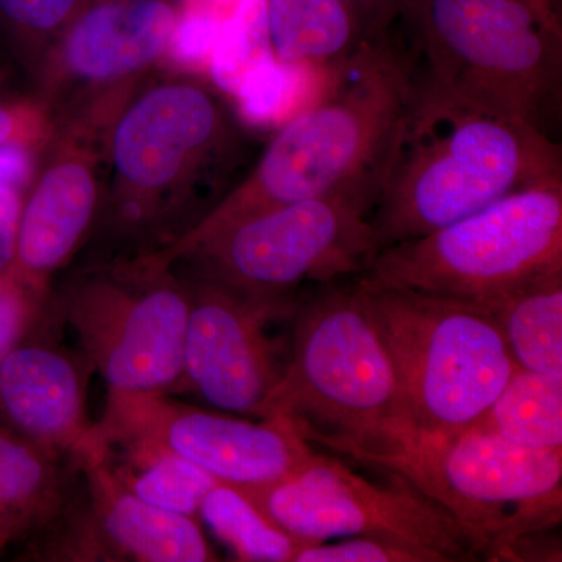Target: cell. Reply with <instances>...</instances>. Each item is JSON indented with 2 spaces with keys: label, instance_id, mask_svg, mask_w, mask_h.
<instances>
[{
  "label": "cell",
  "instance_id": "484cf974",
  "mask_svg": "<svg viewBox=\"0 0 562 562\" xmlns=\"http://www.w3.org/2000/svg\"><path fill=\"white\" fill-rule=\"evenodd\" d=\"M224 18V9L210 0L190 3L177 16L168 44L173 60L188 68L209 66Z\"/></svg>",
  "mask_w": 562,
  "mask_h": 562
},
{
  "label": "cell",
  "instance_id": "d590c367",
  "mask_svg": "<svg viewBox=\"0 0 562 562\" xmlns=\"http://www.w3.org/2000/svg\"><path fill=\"white\" fill-rule=\"evenodd\" d=\"M550 2H552L554 5V9H557V0H550Z\"/></svg>",
  "mask_w": 562,
  "mask_h": 562
},
{
  "label": "cell",
  "instance_id": "d4e9b609",
  "mask_svg": "<svg viewBox=\"0 0 562 562\" xmlns=\"http://www.w3.org/2000/svg\"><path fill=\"white\" fill-rule=\"evenodd\" d=\"M333 69L277 60L255 76L233 101L241 120L251 127H281L319 99Z\"/></svg>",
  "mask_w": 562,
  "mask_h": 562
},
{
  "label": "cell",
  "instance_id": "cb8c5ba5",
  "mask_svg": "<svg viewBox=\"0 0 562 562\" xmlns=\"http://www.w3.org/2000/svg\"><path fill=\"white\" fill-rule=\"evenodd\" d=\"M276 61L266 0H238L225 14L211 54L209 68L217 90L235 99Z\"/></svg>",
  "mask_w": 562,
  "mask_h": 562
},
{
  "label": "cell",
  "instance_id": "52a82bcc",
  "mask_svg": "<svg viewBox=\"0 0 562 562\" xmlns=\"http://www.w3.org/2000/svg\"><path fill=\"white\" fill-rule=\"evenodd\" d=\"M373 469L401 473L480 536L498 561L524 535L560 530L562 449H530L472 425L447 438H416Z\"/></svg>",
  "mask_w": 562,
  "mask_h": 562
},
{
  "label": "cell",
  "instance_id": "603a6c76",
  "mask_svg": "<svg viewBox=\"0 0 562 562\" xmlns=\"http://www.w3.org/2000/svg\"><path fill=\"white\" fill-rule=\"evenodd\" d=\"M199 514L239 561L292 562L305 546L231 484L217 483L203 498Z\"/></svg>",
  "mask_w": 562,
  "mask_h": 562
},
{
  "label": "cell",
  "instance_id": "f1b7e54d",
  "mask_svg": "<svg viewBox=\"0 0 562 562\" xmlns=\"http://www.w3.org/2000/svg\"><path fill=\"white\" fill-rule=\"evenodd\" d=\"M43 299L11 272L0 276V362L29 336L40 319Z\"/></svg>",
  "mask_w": 562,
  "mask_h": 562
},
{
  "label": "cell",
  "instance_id": "83f0119b",
  "mask_svg": "<svg viewBox=\"0 0 562 562\" xmlns=\"http://www.w3.org/2000/svg\"><path fill=\"white\" fill-rule=\"evenodd\" d=\"M85 0H0V25L18 38L49 33L76 20Z\"/></svg>",
  "mask_w": 562,
  "mask_h": 562
},
{
  "label": "cell",
  "instance_id": "8992f818",
  "mask_svg": "<svg viewBox=\"0 0 562 562\" xmlns=\"http://www.w3.org/2000/svg\"><path fill=\"white\" fill-rule=\"evenodd\" d=\"M562 269V181L514 192L447 227L380 250L362 273L392 286L490 310Z\"/></svg>",
  "mask_w": 562,
  "mask_h": 562
},
{
  "label": "cell",
  "instance_id": "2e32d148",
  "mask_svg": "<svg viewBox=\"0 0 562 562\" xmlns=\"http://www.w3.org/2000/svg\"><path fill=\"white\" fill-rule=\"evenodd\" d=\"M176 22V10L165 0H101L74 20L66 63L85 79H120L168 47Z\"/></svg>",
  "mask_w": 562,
  "mask_h": 562
},
{
  "label": "cell",
  "instance_id": "4316f807",
  "mask_svg": "<svg viewBox=\"0 0 562 562\" xmlns=\"http://www.w3.org/2000/svg\"><path fill=\"white\" fill-rule=\"evenodd\" d=\"M292 562H438L431 553L387 539L351 536L303 546Z\"/></svg>",
  "mask_w": 562,
  "mask_h": 562
},
{
  "label": "cell",
  "instance_id": "4dcf8cb0",
  "mask_svg": "<svg viewBox=\"0 0 562 562\" xmlns=\"http://www.w3.org/2000/svg\"><path fill=\"white\" fill-rule=\"evenodd\" d=\"M360 24L362 36L372 38L401 20L408 0H342Z\"/></svg>",
  "mask_w": 562,
  "mask_h": 562
},
{
  "label": "cell",
  "instance_id": "9a60e30c",
  "mask_svg": "<svg viewBox=\"0 0 562 562\" xmlns=\"http://www.w3.org/2000/svg\"><path fill=\"white\" fill-rule=\"evenodd\" d=\"M87 379L76 357L25 336L0 362V414L43 449L72 457L92 425Z\"/></svg>",
  "mask_w": 562,
  "mask_h": 562
},
{
  "label": "cell",
  "instance_id": "277c9868",
  "mask_svg": "<svg viewBox=\"0 0 562 562\" xmlns=\"http://www.w3.org/2000/svg\"><path fill=\"white\" fill-rule=\"evenodd\" d=\"M401 20L427 83L553 136L562 94L560 25L517 0H408Z\"/></svg>",
  "mask_w": 562,
  "mask_h": 562
},
{
  "label": "cell",
  "instance_id": "1f68e13d",
  "mask_svg": "<svg viewBox=\"0 0 562 562\" xmlns=\"http://www.w3.org/2000/svg\"><path fill=\"white\" fill-rule=\"evenodd\" d=\"M31 172V154L21 143L0 144V183L22 190Z\"/></svg>",
  "mask_w": 562,
  "mask_h": 562
},
{
  "label": "cell",
  "instance_id": "e0dca14e",
  "mask_svg": "<svg viewBox=\"0 0 562 562\" xmlns=\"http://www.w3.org/2000/svg\"><path fill=\"white\" fill-rule=\"evenodd\" d=\"M94 179L88 168L66 161L50 168L22 209L11 276L43 295L47 277L65 265L94 216Z\"/></svg>",
  "mask_w": 562,
  "mask_h": 562
},
{
  "label": "cell",
  "instance_id": "ffe728a7",
  "mask_svg": "<svg viewBox=\"0 0 562 562\" xmlns=\"http://www.w3.org/2000/svg\"><path fill=\"white\" fill-rule=\"evenodd\" d=\"M277 60L336 68L364 40L342 0H266Z\"/></svg>",
  "mask_w": 562,
  "mask_h": 562
},
{
  "label": "cell",
  "instance_id": "9c48e42d",
  "mask_svg": "<svg viewBox=\"0 0 562 562\" xmlns=\"http://www.w3.org/2000/svg\"><path fill=\"white\" fill-rule=\"evenodd\" d=\"M360 199H310L272 206L232 222L184 257L201 262L202 277L261 299H292L306 284L353 279L376 255Z\"/></svg>",
  "mask_w": 562,
  "mask_h": 562
},
{
  "label": "cell",
  "instance_id": "d6a6232c",
  "mask_svg": "<svg viewBox=\"0 0 562 562\" xmlns=\"http://www.w3.org/2000/svg\"><path fill=\"white\" fill-rule=\"evenodd\" d=\"M22 128L20 114L0 99V144L20 143Z\"/></svg>",
  "mask_w": 562,
  "mask_h": 562
},
{
  "label": "cell",
  "instance_id": "e575fe53",
  "mask_svg": "<svg viewBox=\"0 0 562 562\" xmlns=\"http://www.w3.org/2000/svg\"><path fill=\"white\" fill-rule=\"evenodd\" d=\"M210 2L216 3V5L222 7V9H232L238 0H210Z\"/></svg>",
  "mask_w": 562,
  "mask_h": 562
},
{
  "label": "cell",
  "instance_id": "44dd1931",
  "mask_svg": "<svg viewBox=\"0 0 562 562\" xmlns=\"http://www.w3.org/2000/svg\"><path fill=\"white\" fill-rule=\"evenodd\" d=\"M475 425L530 449H562V379L514 369Z\"/></svg>",
  "mask_w": 562,
  "mask_h": 562
},
{
  "label": "cell",
  "instance_id": "5bb4252c",
  "mask_svg": "<svg viewBox=\"0 0 562 562\" xmlns=\"http://www.w3.org/2000/svg\"><path fill=\"white\" fill-rule=\"evenodd\" d=\"M222 135L224 117L205 91L169 85L144 95L122 117L113 139L114 165L136 190H161Z\"/></svg>",
  "mask_w": 562,
  "mask_h": 562
},
{
  "label": "cell",
  "instance_id": "ac0fdd59",
  "mask_svg": "<svg viewBox=\"0 0 562 562\" xmlns=\"http://www.w3.org/2000/svg\"><path fill=\"white\" fill-rule=\"evenodd\" d=\"M490 313L516 368L562 379V269L509 292Z\"/></svg>",
  "mask_w": 562,
  "mask_h": 562
},
{
  "label": "cell",
  "instance_id": "7a4b0ae2",
  "mask_svg": "<svg viewBox=\"0 0 562 562\" xmlns=\"http://www.w3.org/2000/svg\"><path fill=\"white\" fill-rule=\"evenodd\" d=\"M554 181L562 147L553 136L447 94L420 74L369 216L376 254Z\"/></svg>",
  "mask_w": 562,
  "mask_h": 562
},
{
  "label": "cell",
  "instance_id": "f546056e",
  "mask_svg": "<svg viewBox=\"0 0 562 562\" xmlns=\"http://www.w3.org/2000/svg\"><path fill=\"white\" fill-rule=\"evenodd\" d=\"M20 188L0 183V276L9 273L16 257L22 203Z\"/></svg>",
  "mask_w": 562,
  "mask_h": 562
},
{
  "label": "cell",
  "instance_id": "7402d4cb",
  "mask_svg": "<svg viewBox=\"0 0 562 562\" xmlns=\"http://www.w3.org/2000/svg\"><path fill=\"white\" fill-rule=\"evenodd\" d=\"M101 449L128 491L165 512L194 517L203 498L220 483L209 472L166 450L149 447Z\"/></svg>",
  "mask_w": 562,
  "mask_h": 562
},
{
  "label": "cell",
  "instance_id": "5b68a950",
  "mask_svg": "<svg viewBox=\"0 0 562 562\" xmlns=\"http://www.w3.org/2000/svg\"><path fill=\"white\" fill-rule=\"evenodd\" d=\"M357 286L390 353L414 439L447 438L482 419L516 369L491 313L366 276Z\"/></svg>",
  "mask_w": 562,
  "mask_h": 562
},
{
  "label": "cell",
  "instance_id": "836d02e7",
  "mask_svg": "<svg viewBox=\"0 0 562 562\" xmlns=\"http://www.w3.org/2000/svg\"><path fill=\"white\" fill-rule=\"evenodd\" d=\"M517 2H522L525 5L530 7L543 21L550 22L553 25H560L561 27L560 11L554 9L550 0H517Z\"/></svg>",
  "mask_w": 562,
  "mask_h": 562
},
{
  "label": "cell",
  "instance_id": "ba28073f",
  "mask_svg": "<svg viewBox=\"0 0 562 562\" xmlns=\"http://www.w3.org/2000/svg\"><path fill=\"white\" fill-rule=\"evenodd\" d=\"M382 471L386 479H369L339 458L314 453L279 483L239 490L305 546L368 536L425 550L438 562L487 560L468 525L401 473Z\"/></svg>",
  "mask_w": 562,
  "mask_h": 562
},
{
  "label": "cell",
  "instance_id": "30bf717a",
  "mask_svg": "<svg viewBox=\"0 0 562 562\" xmlns=\"http://www.w3.org/2000/svg\"><path fill=\"white\" fill-rule=\"evenodd\" d=\"M85 358L114 392L179 386L190 288L150 260L133 276L92 277L70 284L58 302Z\"/></svg>",
  "mask_w": 562,
  "mask_h": 562
},
{
  "label": "cell",
  "instance_id": "6da1fadb",
  "mask_svg": "<svg viewBox=\"0 0 562 562\" xmlns=\"http://www.w3.org/2000/svg\"><path fill=\"white\" fill-rule=\"evenodd\" d=\"M420 85L416 55L390 31L361 40L319 99L281 125L254 176L192 228L165 260L183 257L232 222L272 206L346 198L375 205Z\"/></svg>",
  "mask_w": 562,
  "mask_h": 562
},
{
  "label": "cell",
  "instance_id": "7c38bea8",
  "mask_svg": "<svg viewBox=\"0 0 562 562\" xmlns=\"http://www.w3.org/2000/svg\"><path fill=\"white\" fill-rule=\"evenodd\" d=\"M295 303L251 297L201 277L190 288L181 387L222 412L261 419L290 358L269 327L290 319Z\"/></svg>",
  "mask_w": 562,
  "mask_h": 562
},
{
  "label": "cell",
  "instance_id": "3957f363",
  "mask_svg": "<svg viewBox=\"0 0 562 562\" xmlns=\"http://www.w3.org/2000/svg\"><path fill=\"white\" fill-rule=\"evenodd\" d=\"M291 324L286 369L261 419L290 420L310 443L368 468L408 447L414 431L357 277L314 286Z\"/></svg>",
  "mask_w": 562,
  "mask_h": 562
},
{
  "label": "cell",
  "instance_id": "d6986e66",
  "mask_svg": "<svg viewBox=\"0 0 562 562\" xmlns=\"http://www.w3.org/2000/svg\"><path fill=\"white\" fill-rule=\"evenodd\" d=\"M58 454L0 427V546L60 512Z\"/></svg>",
  "mask_w": 562,
  "mask_h": 562
},
{
  "label": "cell",
  "instance_id": "8fae6325",
  "mask_svg": "<svg viewBox=\"0 0 562 562\" xmlns=\"http://www.w3.org/2000/svg\"><path fill=\"white\" fill-rule=\"evenodd\" d=\"M85 441L106 449L166 450L236 487L279 483L316 453L290 420L206 412L160 392L109 391L102 419L91 425Z\"/></svg>",
  "mask_w": 562,
  "mask_h": 562
},
{
  "label": "cell",
  "instance_id": "4fadbf2b",
  "mask_svg": "<svg viewBox=\"0 0 562 562\" xmlns=\"http://www.w3.org/2000/svg\"><path fill=\"white\" fill-rule=\"evenodd\" d=\"M87 482L90 503L74 517L63 560L217 561L194 517L140 501L111 469L101 447L83 442L72 454Z\"/></svg>",
  "mask_w": 562,
  "mask_h": 562
}]
</instances>
